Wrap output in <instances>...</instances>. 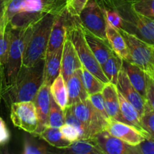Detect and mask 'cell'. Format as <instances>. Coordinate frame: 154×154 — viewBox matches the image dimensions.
<instances>
[{"label":"cell","instance_id":"1","mask_svg":"<svg viewBox=\"0 0 154 154\" xmlns=\"http://www.w3.org/2000/svg\"><path fill=\"white\" fill-rule=\"evenodd\" d=\"M66 11V0H5L3 20L11 28H25L47 14Z\"/></svg>","mask_w":154,"mask_h":154},{"label":"cell","instance_id":"2","mask_svg":"<svg viewBox=\"0 0 154 154\" xmlns=\"http://www.w3.org/2000/svg\"><path fill=\"white\" fill-rule=\"evenodd\" d=\"M45 59H42L31 67L23 66L14 84L3 91L2 99L7 105L17 102L34 101L44 83Z\"/></svg>","mask_w":154,"mask_h":154},{"label":"cell","instance_id":"3","mask_svg":"<svg viewBox=\"0 0 154 154\" xmlns=\"http://www.w3.org/2000/svg\"><path fill=\"white\" fill-rule=\"evenodd\" d=\"M35 24L19 29L10 26V48L4 66V90L13 85L17 79L23 67V54L26 42Z\"/></svg>","mask_w":154,"mask_h":154},{"label":"cell","instance_id":"4","mask_svg":"<svg viewBox=\"0 0 154 154\" xmlns=\"http://www.w3.org/2000/svg\"><path fill=\"white\" fill-rule=\"evenodd\" d=\"M57 16L58 15L47 14L35 24L26 45L23 66L31 67L45 59L51 29Z\"/></svg>","mask_w":154,"mask_h":154},{"label":"cell","instance_id":"5","mask_svg":"<svg viewBox=\"0 0 154 154\" xmlns=\"http://www.w3.org/2000/svg\"><path fill=\"white\" fill-rule=\"evenodd\" d=\"M67 35L73 43L83 66L105 84L109 82L103 72L102 66L99 64L93 51L86 41L84 28L78 18L71 16L68 26Z\"/></svg>","mask_w":154,"mask_h":154},{"label":"cell","instance_id":"6","mask_svg":"<svg viewBox=\"0 0 154 154\" xmlns=\"http://www.w3.org/2000/svg\"><path fill=\"white\" fill-rule=\"evenodd\" d=\"M119 29L127 44L130 62L139 66L147 75L154 78V46L123 29Z\"/></svg>","mask_w":154,"mask_h":154},{"label":"cell","instance_id":"7","mask_svg":"<svg viewBox=\"0 0 154 154\" xmlns=\"http://www.w3.org/2000/svg\"><path fill=\"white\" fill-rule=\"evenodd\" d=\"M72 111L82 122L87 132V138L90 139L95 135L106 130L108 120L95 108L87 99L82 102L71 105Z\"/></svg>","mask_w":154,"mask_h":154},{"label":"cell","instance_id":"8","mask_svg":"<svg viewBox=\"0 0 154 154\" xmlns=\"http://www.w3.org/2000/svg\"><path fill=\"white\" fill-rule=\"evenodd\" d=\"M84 29L108 43L106 36V19L100 5L96 0H89L78 17Z\"/></svg>","mask_w":154,"mask_h":154},{"label":"cell","instance_id":"9","mask_svg":"<svg viewBox=\"0 0 154 154\" xmlns=\"http://www.w3.org/2000/svg\"><path fill=\"white\" fill-rule=\"evenodd\" d=\"M11 120L14 126L34 134L38 126V117L33 101L14 102L10 106Z\"/></svg>","mask_w":154,"mask_h":154},{"label":"cell","instance_id":"10","mask_svg":"<svg viewBox=\"0 0 154 154\" xmlns=\"http://www.w3.org/2000/svg\"><path fill=\"white\" fill-rule=\"evenodd\" d=\"M106 130L113 136L133 147L141 144L146 138H150L135 126L113 119L108 120Z\"/></svg>","mask_w":154,"mask_h":154},{"label":"cell","instance_id":"11","mask_svg":"<svg viewBox=\"0 0 154 154\" xmlns=\"http://www.w3.org/2000/svg\"><path fill=\"white\" fill-rule=\"evenodd\" d=\"M92 139L102 153L135 154L133 146L129 145L122 140L113 136L107 130L97 134Z\"/></svg>","mask_w":154,"mask_h":154},{"label":"cell","instance_id":"12","mask_svg":"<svg viewBox=\"0 0 154 154\" xmlns=\"http://www.w3.org/2000/svg\"><path fill=\"white\" fill-rule=\"evenodd\" d=\"M117 87L124 97L135 107L141 116L142 115L147 103V99L132 85L123 65L119 72Z\"/></svg>","mask_w":154,"mask_h":154},{"label":"cell","instance_id":"13","mask_svg":"<svg viewBox=\"0 0 154 154\" xmlns=\"http://www.w3.org/2000/svg\"><path fill=\"white\" fill-rule=\"evenodd\" d=\"M51 86L44 82L34 99L38 117V126L34 133L38 136L48 126L50 108H51Z\"/></svg>","mask_w":154,"mask_h":154},{"label":"cell","instance_id":"14","mask_svg":"<svg viewBox=\"0 0 154 154\" xmlns=\"http://www.w3.org/2000/svg\"><path fill=\"white\" fill-rule=\"evenodd\" d=\"M82 67V63L80 60L78 52L70 38L66 35L63 44L61 63V74L66 82L69 77L72 76L77 70L81 69Z\"/></svg>","mask_w":154,"mask_h":154},{"label":"cell","instance_id":"15","mask_svg":"<svg viewBox=\"0 0 154 154\" xmlns=\"http://www.w3.org/2000/svg\"><path fill=\"white\" fill-rule=\"evenodd\" d=\"M70 17L71 16L69 14L67 10L61 14L57 16L51 29L49 43L46 53L52 52L63 46L67 35L68 26Z\"/></svg>","mask_w":154,"mask_h":154},{"label":"cell","instance_id":"16","mask_svg":"<svg viewBox=\"0 0 154 154\" xmlns=\"http://www.w3.org/2000/svg\"><path fill=\"white\" fill-rule=\"evenodd\" d=\"M106 19V18H105ZM106 36L113 51L123 60L131 61L127 44L120 29L106 19Z\"/></svg>","mask_w":154,"mask_h":154},{"label":"cell","instance_id":"17","mask_svg":"<svg viewBox=\"0 0 154 154\" xmlns=\"http://www.w3.org/2000/svg\"><path fill=\"white\" fill-rule=\"evenodd\" d=\"M68 90V105L71 106L88 99L89 94L84 85L81 76V69L77 70L66 81Z\"/></svg>","mask_w":154,"mask_h":154},{"label":"cell","instance_id":"18","mask_svg":"<svg viewBox=\"0 0 154 154\" xmlns=\"http://www.w3.org/2000/svg\"><path fill=\"white\" fill-rule=\"evenodd\" d=\"M102 93L105 102V109L110 119L122 122L119 102V93L117 85L111 82L106 83L104 86Z\"/></svg>","mask_w":154,"mask_h":154},{"label":"cell","instance_id":"19","mask_svg":"<svg viewBox=\"0 0 154 154\" xmlns=\"http://www.w3.org/2000/svg\"><path fill=\"white\" fill-rule=\"evenodd\" d=\"M63 46L56 51L46 53L44 68V82L51 86L61 73L62 55Z\"/></svg>","mask_w":154,"mask_h":154},{"label":"cell","instance_id":"20","mask_svg":"<svg viewBox=\"0 0 154 154\" xmlns=\"http://www.w3.org/2000/svg\"><path fill=\"white\" fill-rule=\"evenodd\" d=\"M118 93L122 122L135 126L137 129H139L141 132H142L143 133L149 136L147 132L143 128L142 123H141V116L138 110L124 97V96L119 90Z\"/></svg>","mask_w":154,"mask_h":154},{"label":"cell","instance_id":"21","mask_svg":"<svg viewBox=\"0 0 154 154\" xmlns=\"http://www.w3.org/2000/svg\"><path fill=\"white\" fill-rule=\"evenodd\" d=\"M84 31L87 44L90 46V49L92 50L99 64L102 66L109 59L114 51L108 43H106L99 38L96 37L84 29Z\"/></svg>","mask_w":154,"mask_h":154},{"label":"cell","instance_id":"22","mask_svg":"<svg viewBox=\"0 0 154 154\" xmlns=\"http://www.w3.org/2000/svg\"><path fill=\"white\" fill-rule=\"evenodd\" d=\"M124 67L131 83L135 89L146 98L147 92V74L142 69L132 62L123 60Z\"/></svg>","mask_w":154,"mask_h":154},{"label":"cell","instance_id":"23","mask_svg":"<svg viewBox=\"0 0 154 154\" xmlns=\"http://www.w3.org/2000/svg\"><path fill=\"white\" fill-rule=\"evenodd\" d=\"M37 137L46 141L48 144L57 149L66 148L72 143L63 138L60 129L59 128H54L48 126Z\"/></svg>","mask_w":154,"mask_h":154},{"label":"cell","instance_id":"24","mask_svg":"<svg viewBox=\"0 0 154 154\" xmlns=\"http://www.w3.org/2000/svg\"><path fill=\"white\" fill-rule=\"evenodd\" d=\"M51 93L55 102L64 111L68 106L69 97L66 82L61 73L51 85Z\"/></svg>","mask_w":154,"mask_h":154},{"label":"cell","instance_id":"25","mask_svg":"<svg viewBox=\"0 0 154 154\" xmlns=\"http://www.w3.org/2000/svg\"><path fill=\"white\" fill-rule=\"evenodd\" d=\"M63 153L75 154H102V152L98 147L92 138L79 139L72 143L66 148L62 149Z\"/></svg>","mask_w":154,"mask_h":154},{"label":"cell","instance_id":"26","mask_svg":"<svg viewBox=\"0 0 154 154\" xmlns=\"http://www.w3.org/2000/svg\"><path fill=\"white\" fill-rule=\"evenodd\" d=\"M123 65V60L116 54L113 52L111 57L105 62V64L102 66L105 76L108 79L109 82L117 85L118 75Z\"/></svg>","mask_w":154,"mask_h":154},{"label":"cell","instance_id":"27","mask_svg":"<svg viewBox=\"0 0 154 154\" xmlns=\"http://www.w3.org/2000/svg\"><path fill=\"white\" fill-rule=\"evenodd\" d=\"M81 76H82L84 85L89 96L98 93H102L105 84L102 82L99 78L95 76L90 71L87 70L84 66L81 68Z\"/></svg>","mask_w":154,"mask_h":154},{"label":"cell","instance_id":"28","mask_svg":"<svg viewBox=\"0 0 154 154\" xmlns=\"http://www.w3.org/2000/svg\"><path fill=\"white\" fill-rule=\"evenodd\" d=\"M11 43V27L4 22L0 28V65L5 66Z\"/></svg>","mask_w":154,"mask_h":154},{"label":"cell","instance_id":"29","mask_svg":"<svg viewBox=\"0 0 154 154\" xmlns=\"http://www.w3.org/2000/svg\"><path fill=\"white\" fill-rule=\"evenodd\" d=\"M65 123L64 111L55 102L53 96L51 97V108L48 117V126L60 129Z\"/></svg>","mask_w":154,"mask_h":154},{"label":"cell","instance_id":"30","mask_svg":"<svg viewBox=\"0 0 154 154\" xmlns=\"http://www.w3.org/2000/svg\"><path fill=\"white\" fill-rule=\"evenodd\" d=\"M48 147L43 143L37 141L33 137H26L23 142V153L24 154H47L51 153Z\"/></svg>","mask_w":154,"mask_h":154},{"label":"cell","instance_id":"31","mask_svg":"<svg viewBox=\"0 0 154 154\" xmlns=\"http://www.w3.org/2000/svg\"><path fill=\"white\" fill-rule=\"evenodd\" d=\"M65 123H68L75 126L80 133V139H86L87 138V132L82 122L78 118L74 111H72V107L68 105L64 110Z\"/></svg>","mask_w":154,"mask_h":154},{"label":"cell","instance_id":"32","mask_svg":"<svg viewBox=\"0 0 154 154\" xmlns=\"http://www.w3.org/2000/svg\"><path fill=\"white\" fill-rule=\"evenodd\" d=\"M132 4L135 11L154 20V0H133Z\"/></svg>","mask_w":154,"mask_h":154},{"label":"cell","instance_id":"33","mask_svg":"<svg viewBox=\"0 0 154 154\" xmlns=\"http://www.w3.org/2000/svg\"><path fill=\"white\" fill-rule=\"evenodd\" d=\"M141 123L149 136L154 139V111L148 103H147L144 113L141 115Z\"/></svg>","mask_w":154,"mask_h":154},{"label":"cell","instance_id":"34","mask_svg":"<svg viewBox=\"0 0 154 154\" xmlns=\"http://www.w3.org/2000/svg\"><path fill=\"white\" fill-rule=\"evenodd\" d=\"M89 0H66V10L72 17L78 18Z\"/></svg>","mask_w":154,"mask_h":154},{"label":"cell","instance_id":"35","mask_svg":"<svg viewBox=\"0 0 154 154\" xmlns=\"http://www.w3.org/2000/svg\"><path fill=\"white\" fill-rule=\"evenodd\" d=\"M60 129L63 138L69 141V142L73 143L80 139L79 132L75 126H72V125L64 123L60 128Z\"/></svg>","mask_w":154,"mask_h":154},{"label":"cell","instance_id":"36","mask_svg":"<svg viewBox=\"0 0 154 154\" xmlns=\"http://www.w3.org/2000/svg\"><path fill=\"white\" fill-rule=\"evenodd\" d=\"M89 99L91 102V103L93 104V106L105 117V118H106L108 120H109L110 117L108 116V113H107L106 109H105V102H104L102 93H96V94L90 95L89 96Z\"/></svg>","mask_w":154,"mask_h":154},{"label":"cell","instance_id":"37","mask_svg":"<svg viewBox=\"0 0 154 154\" xmlns=\"http://www.w3.org/2000/svg\"><path fill=\"white\" fill-rule=\"evenodd\" d=\"M135 154H154V139L147 138L138 145L135 146Z\"/></svg>","mask_w":154,"mask_h":154},{"label":"cell","instance_id":"38","mask_svg":"<svg viewBox=\"0 0 154 154\" xmlns=\"http://www.w3.org/2000/svg\"><path fill=\"white\" fill-rule=\"evenodd\" d=\"M146 99L150 108L154 111V78L147 75Z\"/></svg>","mask_w":154,"mask_h":154},{"label":"cell","instance_id":"39","mask_svg":"<svg viewBox=\"0 0 154 154\" xmlns=\"http://www.w3.org/2000/svg\"><path fill=\"white\" fill-rule=\"evenodd\" d=\"M10 138V133L7 126L2 117H0V147L7 144Z\"/></svg>","mask_w":154,"mask_h":154},{"label":"cell","instance_id":"40","mask_svg":"<svg viewBox=\"0 0 154 154\" xmlns=\"http://www.w3.org/2000/svg\"><path fill=\"white\" fill-rule=\"evenodd\" d=\"M4 91V66L0 65V104L2 99Z\"/></svg>","mask_w":154,"mask_h":154},{"label":"cell","instance_id":"41","mask_svg":"<svg viewBox=\"0 0 154 154\" xmlns=\"http://www.w3.org/2000/svg\"><path fill=\"white\" fill-rule=\"evenodd\" d=\"M5 8V0H0V17L3 18Z\"/></svg>","mask_w":154,"mask_h":154},{"label":"cell","instance_id":"42","mask_svg":"<svg viewBox=\"0 0 154 154\" xmlns=\"http://www.w3.org/2000/svg\"><path fill=\"white\" fill-rule=\"evenodd\" d=\"M3 23H4V20H3V18L0 17V28H1L2 26L3 25Z\"/></svg>","mask_w":154,"mask_h":154}]
</instances>
